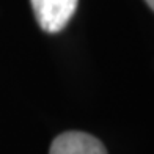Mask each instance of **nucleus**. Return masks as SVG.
I'll return each mask as SVG.
<instances>
[{
    "label": "nucleus",
    "instance_id": "obj_1",
    "mask_svg": "<svg viewBox=\"0 0 154 154\" xmlns=\"http://www.w3.org/2000/svg\"><path fill=\"white\" fill-rule=\"evenodd\" d=\"M79 0H32L39 27L49 33H58L66 27L77 10Z\"/></svg>",
    "mask_w": 154,
    "mask_h": 154
},
{
    "label": "nucleus",
    "instance_id": "obj_2",
    "mask_svg": "<svg viewBox=\"0 0 154 154\" xmlns=\"http://www.w3.org/2000/svg\"><path fill=\"white\" fill-rule=\"evenodd\" d=\"M49 154H107V149L96 137L85 132L71 131L54 140Z\"/></svg>",
    "mask_w": 154,
    "mask_h": 154
},
{
    "label": "nucleus",
    "instance_id": "obj_3",
    "mask_svg": "<svg viewBox=\"0 0 154 154\" xmlns=\"http://www.w3.org/2000/svg\"><path fill=\"white\" fill-rule=\"evenodd\" d=\"M146 3H148V6L154 11V0H146Z\"/></svg>",
    "mask_w": 154,
    "mask_h": 154
}]
</instances>
